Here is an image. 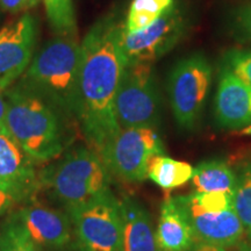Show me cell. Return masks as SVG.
Returning <instances> with one entry per match:
<instances>
[{
  "label": "cell",
  "mask_w": 251,
  "mask_h": 251,
  "mask_svg": "<svg viewBox=\"0 0 251 251\" xmlns=\"http://www.w3.org/2000/svg\"><path fill=\"white\" fill-rule=\"evenodd\" d=\"M124 24L114 14L103 17L80 45L76 119L87 146L99 156L121 130L115 97L126 67Z\"/></svg>",
  "instance_id": "obj_1"
},
{
  "label": "cell",
  "mask_w": 251,
  "mask_h": 251,
  "mask_svg": "<svg viewBox=\"0 0 251 251\" xmlns=\"http://www.w3.org/2000/svg\"><path fill=\"white\" fill-rule=\"evenodd\" d=\"M2 94L9 134L35 164L54 161L67 151L72 143L71 119L17 83Z\"/></svg>",
  "instance_id": "obj_2"
},
{
  "label": "cell",
  "mask_w": 251,
  "mask_h": 251,
  "mask_svg": "<svg viewBox=\"0 0 251 251\" xmlns=\"http://www.w3.org/2000/svg\"><path fill=\"white\" fill-rule=\"evenodd\" d=\"M79 64L76 37L56 36L39 50L15 83L77 122Z\"/></svg>",
  "instance_id": "obj_3"
},
{
  "label": "cell",
  "mask_w": 251,
  "mask_h": 251,
  "mask_svg": "<svg viewBox=\"0 0 251 251\" xmlns=\"http://www.w3.org/2000/svg\"><path fill=\"white\" fill-rule=\"evenodd\" d=\"M40 187H45L65 211L83 205L111 190V174L101 157L90 147H77L39 172Z\"/></svg>",
  "instance_id": "obj_4"
},
{
  "label": "cell",
  "mask_w": 251,
  "mask_h": 251,
  "mask_svg": "<svg viewBox=\"0 0 251 251\" xmlns=\"http://www.w3.org/2000/svg\"><path fill=\"white\" fill-rule=\"evenodd\" d=\"M67 213L79 251H124L120 201L111 190Z\"/></svg>",
  "instance_id": "obj_5"
},
{
  "label": "cell",
  "mask_w": 251,
  "mask_h": 251,
  "mask_svg": "<svg viewBox=\"0 0 251 251\" xmlns=\"http://www.w3.org/2000/svg\"><path fill=\"white\" fill-rule=\"evenodd\" d=\"M115 115L121 128H156L161 122L162 98L152 63L126 65L115 97Z\"/></svg>",
  "instance_id": "obj_6"
},
{
  "label": "cell",
  "mask_w": 251,
  "mask_h": 251,
  "mask_svg": "<svg viewBox=\"0 0 251 251\" xmlns=\"http://www.w3.org/2000/svg\"><path fill=\"white\" fill-rule=\"evenodd\" d=\"M213 69L201 54L180 59L169 75L168 91L175 120L186 130L196 128L212 85Z\"/></svg>",
  "instance_id": "obj_7"
},
{
  "label": "cell",
  "mask_w": 251,
  "mask_h": 251,
  "mask_svg": "<svg viewBox=\"0 0 251 251\" xmlns=\"http://www.w3.org/2000/svg\"><path fill=\"white\" fill-rule=\"evenodd\" d=\"M164 144L152 127L121 128L101 152L109 174L126 183H141L148 178L152 157L164 155Z\"/></svg>",
  "instance_id": "obj_8"
},
{
  "label": "cell",
  "mask_w": 251,
  "mask_h": 251,
  "mask_svg": "<svg viewBox=\"0 0 251 251\" xmlns=\"http://www.w3.org/2000/svg\"><path fill=\"white\" fill-rule=\"evenodd\" d=\"M186 33V18L172 5L155 23L135 33H122L126 65L153 63L171 51Z\"/></svg>",
  "instance_id": "obj_9"
},
{
  "label": "cell",
  "mask_w": 251,
  "mask_h": 251,
  "mask_svg": "<svg viewBox=\"0 0 251 251\" xmlns=\"http://www.w3.org/2000/svg\"><path fill=\"white\" fill-rule=\"evenodd\" d=\"M37 21L24 14L0 29V91L4 92L23 76L34 57Z\"/></svg>",
  "instance_id": "obj_10"
},
{
  "label": "cell",
  "mask_w": 251,
  "mask_h": 251,
  "mask_svg": "<svg viewBox=\"0 0 251 251\" xmlns=\"http://www.w3.org/2000/svg\"><path fill=\"white\" fill-rule=\"evenodd\" d=\"M0 188L17 201L27 202L40 190L35 162L9 134L0 131Z\"/></svg>",
  "instance_id": "obj_11"
},
{
  "label": "cell",
  "mask_w": 251,
  "mask_h": 251,
  "mask_svg": "<svg viewBox=\"0 0 251 251\" xmlns=\"http://www.w3.org/2000/svg\"><path fill=\"white\" fill-rule=\"evenodd\" d=\"M31 240L42 249L65 250L71 244L70 216L46 205L33 202L14 214Z\"/></svg>",
  "instance_id": "obj_12"
},
{
  "label": "cell",
  "mask_w": 251,
  "mask_h": 251,
  "mask_svg": "<svg viewBox=\"0 0 251 251\" xmlns=\"http://www.w3.org/2000/svg\"><path fill=\"white\" fill-rule=\"evenodd\" d=\"M179 199L186 209L197 242L230 249L243 241L246 228L234 208L207 213L194 205L187 196H179Z\"/></svg>",
  "instance_id": "obj_13"
},
{
  "label": "cell",
  "mask_w": 251,
  "mask_h": 251,
  "mask_svg": "<svg viewBox=\"0 0 251 251\" xmlns=\"http://www.w3.org/2000/svg\"><path fill=\"white\" fill-rule=\"evenodd\" d=\"M216 124L224 129L251 127V86L222 65L214 101Z\"/></svg>",
  "instance_id": "obj_14"
},
{
  "label": "cell",
  "mask_w": 251,
  "mask_h": 251,
  "mask_svg": "<svg viewBox=\"0 0 251 251\" xmlns=\"http://www.w3.org/2000/svg\"><path fill=\"white\" fill-rule=\"evenodd\" d=\"M156 237L161 251H188L197 243L193 228L179 197L166 198L163 201Z\"/></svg>",
  "instance_id": "obj_15"
},
{
  "label": "cell",
  "mask_w": 251,
  "mask_h": 251,
  "mask_svg": "<svg viewBox=\"0 0 251 251\" xmlns=\"http://www.w3.org/2000/svg\"><path fill=\"white\" fill-rule=\"evenodd\" d=\"M119 201L124 222V251H161L146 207L133 197L126 196Z\"/></svg>",
  "instance_id": "obj_16"
},
{
  "label": "cell",
  "mask_w": 251,
  "mask_h": 251,
  "mask_svg": "<svg viewBox=\"0 0 251 251\" xmlns=\"http://www.w3.org/2000/svg\"><path fill=\"white\" fill-rule=\"evenodd\" d=\"M192 185L198 192H230L235 194L237 174L224 159L202 161L194 168Z\"/></svg>",
  "instance_id": "obj_17"
},
{
  "label": "cell",
  "mask_w": 251,
  "mask_h": 251,
  "mask_svg": "<svg viewBox=\"0 0 251 251\" xmlns=\"http://www.w3.org/2000/svg\"><path fill=\"white\" fill-rule=\"evenodd\" d=\"M194 168L186 162L165 155L152 157L148 166V178L165 192L183 186L192 179Z\"/></svg>",
  "instance_id": "obj_18"
},
{
  "label": "cell",
  "mask_w": 251,
  "mask_h": 251,
  "mask_svg": "<svg viewBox=\"0 0 251 251\" xmlns=\"http://www.w3.org/2000/svg\"><path fill=\"white\" fill-rule=\"evenodd\" d=\"M50 28L57 36L76 37L77 20L72 0H43Z\"/></svg>",
  "instance_id": "obj_19"
},
{
  "label": "cell",
  "mask_w": 251,
  "mask_h": 251,
  "mask_svg": "<svg viewBox=\"0 0 251 251\" xmlns=\"http://www.w3.org/2000/svg\"><path fill=\"white\" fill-rule=\"evenodd\" d=\"M0 251H42L14 214L0 230Z\"/></svg>",
  "instance_id": "obj_20"
},
{
  "label": "cell",
  "mask_w": 251,
  "mask_h": 251,
  "mask_svg": "<svg viewBox=\"0 0 251 251\" xmlns=\"http://www.w3.org/2000/svg\"><path fill=\"white\" fill-rule=\"evenodd\" d=\"M237 187L234 194V209L246 228L251 229V161L237 170Z\"/></svg>",
  "instance_id": "obj_21"
},
{
  "label": "cell",
  "mask_w": 251,
  "mask_h": 251,
  "mask_svg": "<svg viewBox=\"0 0 251 251\" xmlns=\"http://www.w3.org/2000/svg\"><path fill=\"white\" fill-rule=\"evenodd\" d=\"M188 199L207 213H220L234 208V193L230 192H198L187 194Z\"/></svg>",
  "instance_id": "obj_22"
},
{
  "label": "cell",
  "mask_w": 251,
  "mask_h": 251,
  "mask_svg": "<svg viewBox=\"0 0 251 251\" xmlns=\"http://www.w3.org/2000/svg\"><path fill=\"white\" fill-rule=\"evenodd\" d=\"M235 76L251 86V50L230 49L224 55V63Z\"/></svg>",
  "instance_id": "obj_23"
},
{
  "label": "cell",
  "mask_w": 251,
  "mask_h": 251,
  "mask_svg": "<svg viewBox=\"0 0 251 251\" xmlns=\"http://www.w3.org/2000/svg\"><path fill=\"white\" fill-rule=\"evenodd\" d=\"M230 23L235 36L251 45V4H244L235 8L231 13Z\"/></svg>",
  "instance_id": "obj_24"
},
{
  "label": "cell",
  "mask_w": 251,
  "mask_h": 251,
  "mask_svg": "<svg viewBox=\"0 0 251 251\" xmlns=\"http://www.w3.org/2000/svg\"><path fill=\"white\" fill-rule=\"evenodd\" d=\"M172 5H174V1H169V0H133L129 9L144 12V13L156 15L159 18Z\"/></svg>",
  "instance_id": "obj_25"
},
{
  "label": "cell",
  "mask_w": 251,
  "mask_h": 251,
  "mask_svg": "<svg viewBox=\"0 0 251 251\" xmlns=\"http://www.w3.org/2000/svg\"><path fill=\"white\" fill-rule=\"evenodd\" d=\"M19 203L11 194L5 192L0 188V218L7 214L14 208L15 205Z\"/></svg>",
  "instance_id": "obj_26"
},
{
  "label": "cell",
  "mask_w": 251,
  "mask_h": 251,
  "mask_svg": "<svg viewBox=\"0 0 251 251\" xmlns=\"http://www.w3.org/2000/svg\"><path fill=\"white\" fill-rule=\"evenodd\" d=\"M0 7L9 13H19L26 9L24 0H0Z\"/></svg>",
  "instance_id": "obj_27"
},
{
  "label": "cell",
  "mask_w": 251,
  "mask_h": 251,
  "mask_svg": "<svg viewBox=\"0 0 251 251\" xmlns=\"http://www.w3.org/2000/svg\"><path fill=\"white\" fill-rule=\"evenodd\" d=\"M0 131L5 134H9L7 125H6V101L1 91H0Z\"/></svg>",
  "instance_id": "obj_28"
},
{
  "label": "cell",
  "mask_w": 251,
  "mask_h": 251,
  "mask_svg": "<svg viewBox=\"0 0 251 251\" xmlns=\"http://www.w3.org/2000/svg\"><path fill=\"white\" fill-rule=\"evenodd\" d=\"M188 251H227V249L222 247L213 246V244L197 242Z\"/></svg>",
  "instance_id": "obj_29"
},
{
  "label": "cell",
  "mask_w": 251,
  "mask_h": 251,
  "mask_svg": "<svg viewBox=\"0 0 251 251\" xmlns=\"http://www.w3.org/2000/svg\"><path fill=\"white\" fill-rule=\"evenodd\" d=\"M238 246H240V248L243 251H251V243L247 242V241H241V242L238 243Z\"/></svg>",
  "instance_id": "obj_30"
},
{
  "label": "cell",
  "mask_w": 251,
  "mask_h": 251,
  "mask_svg": "<svg viewBox=\"0 0 251 251\" xmlns=\"http://www.w3.org/2000/svg\"><path fill=\"white\" fill-rule=\"evenodd\" d=\"M24 1H25V6H26V9H28V8L34 7V6H36L39 4L40 0H24Z\"/></svg>",
  "instance_id": "obj_31"
},
{
  "label": "cell",
  "mask_w": 251,
  "mask_h": 251,
  "mask_svg": "<svg viewBox=\"0 0 251 251\" xmlns=\"http://www.w3.org/2000/svg\"><path fill=\"white\" fill-rule=\"evenodd\" d=\"M246 235H247V238H248V242L251 243V229H249V230L246 231Z\"/></svg>",
  "instance_id": "obj_32"
},
{
  "label": "cell",
  "mask_w": 251,
  "mask_h": 251,
  "mask_svg": "<svg viewBox=\"0 0 251 251\" xmlns=\"http://www.w3.org/2000/svg\"><path fill=\"white\" fill-rule=\"evenodd\" d=\"M234 251H243V250L241 249L240 246H238V244H237V246H235V247H234Z\"/></svg>",
  "instance_id": "obj_33"
},
{
  "label": "cell",
  "mask_w": 251,
  "mask_h": 251,
  "mask_svg": "<svg viewBox=\"0 0 251 251\" xmlns=\"http://www.w3.org/2000/svg\"><path fill=\"white\" fill-rule=\"evenodd\" d=\"M169 1H174V0H169Z\"/></svg>",
  "instance_id": "obj_34"
}]
</instances>
